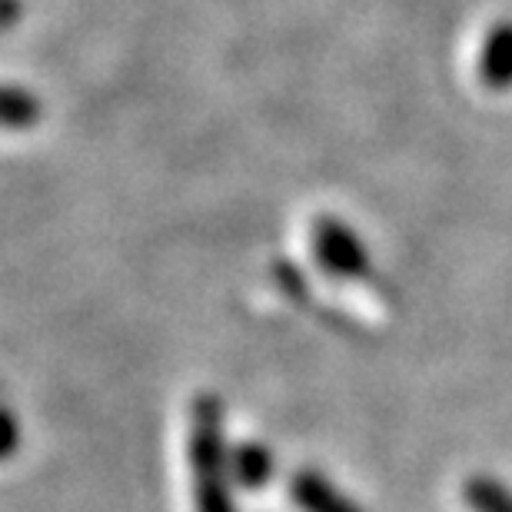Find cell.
Instances as JSON below:
<instances>
[{
  "mask_svg": "<svg viewBox=\"0 0 512 512\" xmlns=\"http://www.w3.org/2000/svg\"><path fill=\"white\" fill-rule=\"evenodd\" d=\"M187 466L193 483V512H233V469L227 436H223V406L210 393L190 399Z\"/></svg>",
  "mask_w": 512,
  "mask_h": 512,
  "instance_id": "1",
  "label": "cell"
},
{
  "mask_svg": "<svg viewBox=\"0 0 512 512\" xmlns=\"http://www.w3.org/2000/svg\"><path fill=\"white\" fill-rule=\"evenodd\" d=\"M313 256L326 273L340 280H363L370 273V256L360 237L336 217H320L313 223Z\"/></svg>",
  "mask_w": 512,
  "mask_h": 512,
  "instance_id": "2",
  "label": "cell"
},
{
  "mask_svg": "<svg viewBox=\"0 0 512 512\" xmlns=\"http://www.w3.org/2000/svg\"><path fill=\"white\" fill-rule=\"evenodd\" d=\"M290 499L300 512H363L316 469H300L290 479Z\"/></svg>",
  "mask_w": 512,
  "mask_h": 512,
  "instance_id": "3",
  "label": "cell"
},
{
  "mask_svg": "<svg viewBox=\"0 0 512 512\" xmlns=\"http://www.w3.org/2000/svg\"><path fill=\"white\" fill-rule=\"evenodd\" d=\"M230 469L233 483H240L243 489H263L266 479L273 476V459L260 443H240L230 453Z\"/></svg>",
  "mask_w": 512,
  "mask_h": 512,
  "instance_id": "4",
  "label": "cell"
},
{
  "mask_svg": "<svg viewBox=\"0 0 512 512\" xmlns=\"http://www.w3.org/2000/svg\"><path fill=\"white\" fill-rule=\"evenodd\" d=\"M40 124V100L24 87L0 84V130H30Z\"/></svg>",
  "mask_w": 512,
  "mask_h": 512,
  "instance_id": "5",
  "label": "cell"
},
{
  "mask_svg": "<svg viewBox=\"0 0 512 512\" xmlns=\"http://www.w3.org/2000/svg\"><path fill=\"white\" fill-rule=\"evenodd\" d=\"M463 496L473 512H512V489L496 476L466 479Z\"/></svg>",
  "mask_w": 512,
  "mask_h": 512,
  "instance_id": "6",
  "label": "cell"
},
{
  "mask_svg": "<svg viewBox=\"0 0 512 512\" xmlns=\"http://www.w3.org/2000/svg\"><path fill=\"white\" fill-rule=\"evenodd\" d=\"M20 433H17V419L0 409V459H7L17 449Z\"/></svg>",
  "mask_w": 512,
  "mask_h": 512,
  "instance_id": "7",
  "label": "cell"
},
{
  "mask_svg": "<svg viewBox=\"0 0 512 512\" xmlns=\"http://www.w3.org/2000/svg\"><path fill=\"white\" fill-rule=\"evenodd\" d=\"M20 17V0H0V27H10Z\"/></svg>",
  "mask_w": 512,
  "mask_h": 512,
  "instance_id": "8",
  "label": "cell"
}]
</instances>
